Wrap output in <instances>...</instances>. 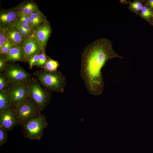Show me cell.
<instances>
[{"label":"cell","instance_id":"cell-1","mask_svg":"<svg viewBox=\"0 0 153 153\" xmlns=\"http://www.w3.org/2000/svg\"><path fill=\"white\" fill-rule=\"evenodd\" d=\"M116 58L123 57L114 51L111 41L106 38L97 39L84 48L80 75L90 94L98 96L102 93L104 86L102 69L108 61Z\"/></svg>","mask_w":153,"mask_h":153},{"label":"cell","instance_id":"cell-2","mask_svg":"<svg viewBox=\"0 0 153 153\" xmlns=\"http://www.w3.org/2000/svg\"><path fill=\"white\" fill-rule=\"evenodd\" d=\"M33 75L40 83L50 92L63 93L66 85L65 76L60 71L50 72L42 69Z\"/></svg>","mask_w":153,"mask_h":153},{"label":"cell","instance_id":"cell-3","mask_svg":"<svg viewBox=\"0 0 153 153\" xmlns=\"http://www.w3.org/2000/svg\"><path fill=\"white\" fill-rule=\"evenodd\" d=\"M29 97L35 103L41 111L51 101L50 92L44 87L35 78L32 77L27 85Z\"/></svg>","mask_w":153,"mask_h":153},{"label":"cell","instance_id":"cell-4","mask_svg":"<svg viewBox=\"0 0 153 153\" xmlns=\"http://www.w3.org/2000/svg\"><path fill=\"white\" fill-rule=\"evenodd\" d=\"M48 125L46 118L41 113L22 126L24 136L32 140H40Z\"/></svg>","mask_w":153,"mask_h":153},{"label":"cell","instance_id":"cell-5","mask_svg":"<svg viewBox=\"0 0 153 153\" xmlns=\"http://www.w3.org/2000/svg\"><path fill=\"white\" fill-rule=\"evenodd\" d=\"M12 108L19 125L22 126L38 115L41 112L35 103L29 97L22 103Z\"/></svg>","mask_w":153,"mask_h":153},{"label":"cell","instance_id":"cell-6","mask_svg":"<svg viewBox=\"0 0 153 153\" xmlns=\"http://www.w3.org/2000/svg\"><path fill=\"white\" fill-rule=\"evenodd\" d=\"M3 73L7 77L10 85L17 84L27 85L32 77L20 65L10 63H7Z\"/></svg>","mask_w":153,"mask_h":153},{"label":"cell","instance_id":"cell-7","mask_svg":"<svg viewBox=\"0 0 153 153\" xmlns=\"http://www.w3.org/2000/svg\"><path fill=\"white\" fill-rule=\"evenodd\" d=\"M8 91L11 100V106L12 107L20 104L29 97L28 88L27 85H11Z\"/></svg>","mask_w":153,"mask_h":153},{"label":"cell","instance_id":"cell-8","mask_svg":"<svg viewBox=\"0 0 153 153\" xmlns=\"http://www.w3.org/2000/svg\"><path fill=\"white\" fill-rule=\"evenodd\" d=\"M18 124H19L17 117L11 107L0 113V128L7 131L12 130Z\"/></svg>","mask_w":153,"mask_h":153},{"label":"cell","instance_id":"cell-9","mask_svg":"<svg viewBox=\"0 0 153 153\" xmlns=\"http://www.w3.org/2000/svg\"><path fill=\"white\" fill-rule=\"evenodd\" d=\"M19 14L14 8L1 10L0 13V27L6 30L15 26Z\"/></svg>","mask_w":153,"mask_h":153},{"label":"cell","instance_id":"cell-10","mask_svg":"<svg viewBox=\"0 0 153 153\" xmlns=\"http://www.w3.org/2000/svg\"><path fill=\"white\" fill-rule=\"evenodd\" d=\"M23 47L24 53V61L26 62L33 56L40 54L43 50L41 47L34 34L28 38L24 44Z\"/></svg>","mask_w":153,"mask_h":153},{"label":"cell","instance_id":"cell-11","mask_svg":"<svg viewBox=\"0 0 153 153\" xmlns=\"http://www.w3.org/2000/svg\"><path fill=\"white\" fill-rule=\"evenodd\" d=\"M52 32L50 23L46 20L34 33L35 36L43 50H45L48 41Z\"/></svg>","mask_w":153,"mask_h":153},{"label":"cell","instance_id":"cell-12","mask_svg":"<svg viewBox=\"0 0 153 153\" xmlns=\"http://www.w3.org/2000/svg\"><path fill=\"white\" fill-rule=\"evenodd\" d=\"M4 57L7 62L14 63L16 61L24 62L25 53L24 48L22 47L12 44L8 53Z\"/></svg>","mask_w":153,"mask_h":153},{"label":"cell","instance_id":"cell-13","mask_svg":"<svg viewBox=\"0 0 153 153\" xmlns=\"http://www.w3.org/2000/svg\"><path fill=\"white\" fill-rule=\"evenodd\" d=\"M7 39L12 44L22 47L28 38L23 36L16 26L7 30Z\"/></svg>","mask_w":153,"mask_h":153},{"label":"cell","instance_id":"cell-14","mask_svg":"<svg viewBox=\"0 0 153 153\" xmlns=\"http://www.w3.org/2000/svg\"><path fill=\"white\" fill-rule=\"evenodd\" d=\"M19 15L29 16L39 10L37 5L34 1H24L14 8Z\"/></svg>","mask_w":153,"mask_h":153},{"label":"cell","instance_id":"cell-15","mask_svg":"<svg viewBox=\"0 0 153 153\" xmlns=\"http://www.w3.org/2000/svg\"><path fill=\"white\" fill-rule=\"evenodd\" d=\"M29 16L31 25L34 32L44 22L47 20L46 17L40 10L32 14Z\"/></svg>","mask_w":153,"mask_h":153},{"label":"cell","instance_id":"cell-16","mask_svg":"<svg viewBox=\"0 0 153 153\" xmlns=\"http://www.w3.org/2000/svg\"><path fill=\"white\" fill-rule=\"evenodd\" d=\"M10 107L11 100L8 90H0V113Z\"/></svg>","mask_w":153,"mask_h":153},{"label":"cell","instance_id":"cell-17","mask_svg":"<svg viewBox=\"0 0 153 153\" xmlns=\"http://www.w3.org/2000/svg\"><path fill=\"white\" fill-rule=\"evenodd\" d=\"M60 65V64L58 61L55 60L48 56L45 65L42 68L49 72H54L57 71V69Z\"/></svg>","mask_w":153,"mask_h":153},{"label":"cell","instance_id":"cell-18","mask_svg":"<svg viewBox=\"0 0 153 153\" xmlns=\"http://www.w3.org/2000/svg\"><path fill=\"white\" fill-rule=\"evenodd\" d=\"M10 86L9 81L6 75L0 73V90H8Z\"/></svg>","mask_w":153,"mask_h":153},{"label":"cell","instance_id":"cell-19","mask_svg":"<svg viewBox=\"0 0 153 153\" xmlns=\"http://www.w3.org/2000/svg\"><path fill=\"white\" fill-rule=\"evenodd\" d=\"M140 15L145 19L149 20L153 16V12L150 8L143 6L140 11Z\"/></svg>","mask_w":153,"mask_h":153},{"label":"cell","instance_id":"cell-20","mask_svg":"<svg viewBox=\"0 0 153 153\" xmlns=\"http://www.w3.org/2000/svg\"><path fill=\"white\" fill-rule=\"evenodd\" d=\"M48 58L46 54L45 50L42 52L40 54L39 59L34 66H36L42 68L45 65Z\"/></svg>","mask_w":153,"mask_h":153},{"label":"cell","instance_id":"cell-21","mask_svg":"<svg viewBox=\"0 0 153 153\" xmlns=\"http://www.w3.org/2000/svg\"><path fill=\"white\" fill-rule=\"evenodd\" d=\"M143 6L142 4L141 1H136L130 4L129 8L133 12L138 13L140 11Z\"/></svg>","mask_w":153,"mask_h":153},{"label":"cell","instance_id":"cell-22","mask_svg":"<svg viewBox=\"0 0 153 153\" xmlns=\"http://www.w3.org/2000/svg\"><path fill=\"white\" fill-rule=\"evenodd\" d=\"M12 45V43L7 39L4 45L0 49V54L4 56L7 55Z\"/></svg>","mask_w":153,"mask_h":153},{"label":"cell","instance_id":"cell-23","mask_svg":"<svg viewBox=\"0 0 153 153\" xmlns=\"http://www.w3.org/2000/svg\"><path fill=\"white\" fill-rule=\"evenodd\" d=\"M18 21L32 28L30 23L29 16L19 15Z\"/></svg>","mask_w":153,"mask_h":153},{"label":"cell","instance_id":"cell-24","mask_svg":"<svg viewBox=\"0 0 153 153\" xmlns=\"http://www.w3.org/2000/svg\"><path fill=\"white\" fill-rule=\"evenodd\" d=\"M7 39V30L0 27V49L4 45Z\"/></svg>","mask_w":153,"mask_h":153},{"label":"cell","instance_id":"cell-25","mask_svg":"<svg viewBox=\"0 0 153 153\" xmlns=\"http://www.w3.org/2000/svg\"><path fill=\"white\" fill-rule=\"evenodd\" d=\"M8 137L7 131L0 128V146L5 144L7 142Z\"/></svg>","mask_w":153,"mask_h":153},{"label":"cell","instance_id":"cell-26","mask_svg":"<svg viewBox=\"0 0 153 153\" xmlns=\"http://www.w3.org/2000/svg\"><path fill=\"white\" fill-rule=\"evenodd\" d=\"M40 54H38L31 56L28 60V63L29 66V68L31 69L34 65L38 61Z\"/></svg>","mask_w":153,"mask_h":153},{"label":"cell","instance_id":"cell-27","mask_svg":"<svg viewBox=\"0 0 153 153\" xmlns=\"http://www.w3.org/2000/svg\"><path fill=\"white\" fill-rule=\"evenodd\" d=\"M20 32L24 37L27 38H28L31 37L33 34L29 33L24 29L22 27L19 25L17 23L15 25Z\"/></svg>","mask_w":153,"mask_h":153},{"label":"cell","instance_id":"cell-28","mask_svg":"<svg viewBox=\"0 0 153 153\" xmlns=\"http://www.w3.org/2000/svg\"><path fill=\"white\" fill-rule=\"evenodd\" d=\"M8 63L5 60L4 56L0 54V73L4 71Z\"/></svg>","mask_w":153,"mask_h":153},{"label":"cell","instance_id":"cell-29","mask_svg":"<svg viewBox=\"0 0 153 153\" xmlns=\"http://www.w3.org/2000/svg\"><path fill=\"white\" fill-rule=\"evenodd\" d=\"M147 4L151 9H153V0H149L147 1Z\"/></svg>","mask_w":153,"mask_h":153},{"label":"cell","instance_id":"cell-30","mask_svg":"<svg viewBox=\"0 0 153 153\" xmlns=\"http://www.w3.org/2000/svg\"><path fill=\"white\" fill-rule=\"evenodd\" d=\"M151 19H152L151 20V22L152 24L153 25V16L151 18Z\"/></svg>","mask_w":153,"mask_h":153}]
</instances>
